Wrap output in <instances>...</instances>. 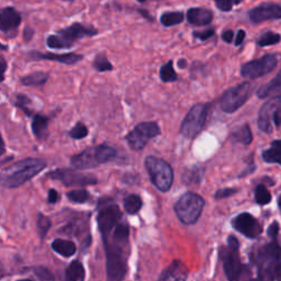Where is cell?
Instances as JSON below:
<instances>
[{"mask_svg":"<svg viewBox=\"0 0 281 281\" xmlns=\"http://www.w3.org/2000/svg\"><path fill=\"white\" fill-rule=\"evenodd\" d=\"M98 227L106 251L107 277L110 281L125 278L128 271L130 247V227L118 204L108 198L98 205Z\"/></svg>","mask_w":281,"mask_h":281,"instance_id":"cell-1","label":"cell"},{"mask_svg":"<svg viewBox=\"0 0 281 281\" xmlns=\"http://www.w3.org/2000/svg\"><path fill=\"white\" fill-rule=\"evenodd\" d=\"M45 166L47 163L40 158H25L19 160L2 171L0 175L2 185L8 189L18 188L41 173Z\"/></svg>","mask_w":281,"mask_h":281,"instance_id":"cell-2","label":"cell"},{"mask_svg":"<svg viewBox=\"0 0 281 281\" xmlns=\"http://www.w3.org/2000/svg\"><path fill=\"white\" fill-rule=\"evenodd\" d=\"M253 259L260 279H281V247L278 244L269 243L261 246L253 254Z\"/></svg>","mask_w":281,"mask_h":281,"instance_id":"cell-3","label":"cell"},{"mask_svg":"<svg viewBox=\"0 0 281 281\" xmlns=\"http://www.w3.org/2000/svg\"><path fill=\"white\" fill-rule=\"evenodd\" d=\"M116 148L108 144H100L88 147L82 153L74 155L71 158V164L76 169L95 168L97 166L113 160L116 158Z\"/></svg>","mask_w":281,"mask_h":281,"instance_id":"cell-4","label":"cell"},{"mask_svg":"<svg viewBox=\"0 0 281 281\" xmlns=\"http://www.w3.org/2000/svg\"><path fill=\"white\" fill-rule=\"evenodd\" d=\"M204 200L199 194L187 192L178 199L175 204V213L180 222L186 225L194 224L201 216L204 208Z\"/></svg>","mask_w":281,"mask_h":281,"instance_id":"cell-5","label":"cell"},{"mask_svg":"<svg viewBox=\"0 0 281 281\" xmlns=\"http://www.w3.org/2000/svg\"><path fill=\"white\" fill-rule=\"evenodd\" d=\"M145 168L152 183L159 191L167 192L173 186L174 171L167 162L155 156H148L145 158Z\"/></svg>","mask_w":281,"mask_h":281,"instance_id":"cell-6","label":"cell"},{"mask_svg":"<svg viewBox=\"0 0 281 281\" xmlns=\"http://www.w3.org/2000/svg\"><path fill=\"white\" fill-rule=\"evenodd\" d=\"M209 109V103H197V105H194L189 110L181 123V134L187 139H194L204 127Z\"/></svg>","mask_w":281,"mask_h":281,"instance_id":"cell-7","label":"cell"},{"mask_svg":"<svg viewBox=\"0 0 281 281\" xmlns=\"http://www.w3.org/2000/svg\"><path fill=\"white\" fill-rule=\"evenodd\" d=\"M251 90H253V86L248 82H244L226 90L220 99L221 109L226 113L237 111L248 100Z\"/></svg>","mask_w":281,"mask_h":281,"instance_id":"cell-8","label":"cell"},{"mask_svg":"<svg viewBox=\"0 0 281 281\" xmlns=\"http://www.w3.org/2000/svg\"><path fill=\"white\" fill-rule=\"evenodd\" d=\"M273 124L281 125V94L268 100L258 113V128L265 133H271Z\"/></svg>","mask_w":281,"mask_h":281,"instance_id":"cell-9","label":"cell"},{"mask_svg":"<svg viewBox=\"0 0 281 281\" xmlns=\"http://www.w3.org/2000/svg\"><path fill=\"white\" fill-rule=\"evenodd\" d=\"M160 134V128L156 122H142L129 132L125 136L128 144L135 151H141L145 147L147 142Z\"/></svg>","mask_w":281,"mask_h":281,"instance_id":"cell-10","label":"cell"},{"mask_svg":"<svg viewBox=\"0 0 281 281\" xmlns=\"http://www.w3.org/2000/svg\"><path fill=\"white\" fill-rule=\"evenodd\" d=\"M48 177L51 179L59 180L64 183L65 186H78V187H86V186H93L98 182V179L91 174H82L77 170H74L71 168H62L51 171L48 174Z\"/></svg>","mask_w":281,"mask_h":281,"instance_id":"cell-11","label":"cell"},{"mask_svg":"<svg viewBox=\"0 0 281 281\" xmlns=\"http://www.w3.org/2000/svg\"><path fill=\"white\" fill-rule=\"evenodd\" d=\"M277 64L278 59L276 55H265L260 57V59L250 61L244 64L242 68H240V74H242L244 78L255 79L271 73L274 70V67L277 66Z\"/></svg>","mask_w":281,"mask_h":281,"instance_id":"cell-12","label":"cell"},{"mask_svg":"<svg viewBox=\"0 0 281 281\" xmlns=\"http://www.w3.org/2000/svg\"><path fill=\"white\" fill-rule=\"evenodd\" d=\"M220 257L223 261V269L228 280L235 281L240 279L243 274L244 267L238 256V248L226 246L220 248Z\"/></svg>","mask_w":281,"mask_h":281,"instance_id":"cell-13","label":"cell"},{"mask_svg":"<svg viewBox=\"0 0 281 281\" xmlns=\"http://www.w3.org/2000/svg\"><path fill=\"white\" fill-rule=\"evenodd\" d=\"M233 227L248 238H256L261 233V225L249 213H240L232 221Z\"/></svg>","mask_w":281,"mask_h":281,"instance_id":"cell-14","label":"cell"},{"mask_svg":"<svg viewBox=\"0 0 281 281\" xmlns=\"http://www.w3.org/2000/svg\"><path fill=\"white\" fill-rule=\"evenodd\" d=\"M248 17L253 24L281 19V7L276 4H262L251 9L248 13Z\"/></svg>","mask_w":281,"mask_h":281,"instance_id":"cell-15","label":"cell"},{"mask_svg":"<svg viewBox=\"0 0 281 281\" xmlns=\"http://www.w3.org/2000/svg\"><path fill=\"white\" fill-rule=\"evenodd\" d=\"M21 24L20 14L13 7H5L0 13V30L7 36L14 37Z\"/></svg>","mask_w":281,"mask_h":281,"instance_id":"cell-16","label":"cell"},{"mask_svg":"<svg viewBox=\"0 0 281 281\" xmlns=\"http://www.w3.org/2000/svg\"><path fill=\"white\" fill-rule=\"evenodd\" d=\"M57 33L61 34L67 42H70L72 45H74V42H75L76 40L90 38L98 34V30L93 27H86L82 24H79V22H75V24H73L72 26L57 31Z\"/></svg>","mask_w":281,"mask_h":281,"instance_id":"cell-17","label":"cell"},{"mask_svg":"<svg viewBox=\"0 0 281 281\" xmlns=\"http://www.w3.org/2000/svg\"><path fill=\"white\" fill-rule=\"evenodd\" d=\"M32 60H47L59 62L62 64L74 65L83 60L82 55L75 53H66V54H55V53H41V52H30L29 53Z\"/></svg>","mask_w":281,"mask_h":281,"instance_id":"cell-18","label":"cell"},{"mask_svg":"<svg viewBox=\"0 0 281 281\" xmlns=\"http://www.w3.org/2000/svg\"><path fill=\"white\" fill-rule=\"evenodd\" d=\"M187 20L196 27L208 26L213 21V13L205 8H190L187 11Z\"/></svg>","mask_w":281,"mask_h":281,"instance_id":"cell-19","label":"cell"},{"mask_svg":"<svg viewBox=\"0 0 281 281\" xmlns=\"http://www.w3.org/2000/svg\"><path fill=\"white\" fill-rule=\"evenodd\" d=\"M188 278V270L185 263L175 260L169 267L160 273L159 280H186Z\"/></svg>","mask_w":281,"mask_h":281,"instance_id":"cell-20","label":"cell"},{"mask_svg":"<svg viewBox=\"0 0 281 281\" xmlns=\"http://www.w3.org/2000/svg\"><path fill=\"white\" fill-rule=\"evenodd\" d=\"M256 94L258 98L261 99L269 98V97H273L278 94H281V71L272 80L258 88Z\"/></svg>","mask_w":281,"mask_h":281,"instance_id":"cell-21","label":"cell"},{"mask_svg":"<svg viewBox=\"0 0 281 281\" xmlns=\"http://www.w3.org/2000/svg\"><path fill=\"white\" fill-rule=\"evenodd\" d=\"M32 132L38 140L43 141L49 135V119L41 114H36L32 120Z\"/></svg>","mask_w":281,"mask_h":281,"instance_id":"cell-22","label":"cell"},{"mask_svg":"<svg viewBox=\"0 0 281 281\" xmlns=\"http://www.w3.org/2000/svg\"><path fill=\"white\" fill-rule=\"evenodd\" d=\"M52 249L63 257H71L76 253V245L72 240L56 238L52 242Z\"/></svg>","mask_w":281,"mask_h":281,"instance_id":"cell-23","label":"cell"},{"mask_svg":"<svg viewBox=\"0 0 281 281\" xmlns=\"http://www.w3.org/2000/svg\"><path fill=\"white\" fill-rule=\"evenodd\" d=\"M204 168L201 166H193L191 168H187L181 176V180L187 186L192 183H200L203 180Z\"/></svg>","mask_w":281,"mask_h":281,"instance_id":"cell-24","label":"cell"},{"mask_svg":"<svg viewBox=\"0 0 281 281\" xmlns=\"http://www.w3.org/2000/svg\"><path fill=\"white\" fill-rule=\"evenodd\" d=\"M86 277L85 268L79 260H74L67 267L65 272V278L68 281H83Z\"/></svg>","mask_w":281,"mask_h":281,"instance_id":"cell-25","label":"cell"},{"mask_svg":"<svg viewBox=\"0 0 281 281\" xmlns=\"http://www.w3.org/2000/svg\"><path fill=\"white\" fill-rule=\"evenodd\" d=\"M232 139L235 142L240 143V144L243 145H249L251 141H253V134H251V131L248 125L243 124L233 130Z\"/></svg>","mask_w":281,"mask_h":281,"instance_id":"cell-26","label":"cell"},{"mask_svg":"<svg viewBox=\"0 0 281 281\" xmlns=\"http://www.w3.org/2000/svg\"><path fill=\"white\" fill-rule=\"evenodd\" d=\"M49 74L44 72H36L30 75H27L21 78V84L29 87H34V86H42L48 82Z\"/></svg>","mask_w":281,"mask_h":281,"instance_id":"cell-27","label":"cell"},{"mask_svg":"<svg viewBox=\"0 0 281 281\" xmlns=\"http://www.w3.org/2000/svg\"><path fill=\"white\" fill-rule=\"evenodd\" d=\"M185 20V15L180 11H168L160 16V24L164 27H174L180 25Z\"/></svg>","mask_w":281,"mask_h":281,"instance_id":"cell-28","label":"cell"},{"mask_svg":"<svg viewBox=\"0 0 281 281\" xmlns=\"http://www.w3.org/2000/svg\"><path fill=\"white\" fill-rule=\"evenodd\" d=\"M124 210L128 212L129 214H136L142 208L143 202L141 197L137 196V194H130L127 198L124 199L123 201Z\"/></svg>","mask_w":281,"mask_h":281,"instance_id":"cell-29","label":"cell"},{"mask_svg":"<svg viewBox=\"0 0 281 281\" xmlns=\"http://www.w3.org/2000/svg\"><path fill=\"white\" fill-rule=\"evenodd\" d=\"M47 45L50 49H53V50H66V49H71L73 47L70 42H67L66 40L59 33L50 36L47 39Z\"/></svg>","mask_w":281,"mask_h":281,"instance_id":"cell-30","label":"cell"},{"mask_svg":"<svg viewBox=\"0 0 281 281\" xmlns=\"http://www.w3.org/2000/svg\"><path fill=\"white\" fill-rule=\"evenodd\" d=\"M159 77L163 80L164 83H173L176 82L178 75H177L174 66H173V61H169L166 63L165 65L160 67L159 70Z\"/></svg>","mask_w":281,"mask_h":281,"instance_id":"cell-31","label":"cell"},{"mask_svg":"<svg viewBox=\"0 0 281 281\" xmlns=\"http://www.w3.org/2000/svg\"><path fill=\"white\" fill-rule=\"evenodd\" d=\"M51 226H52V221L50 220V217L42 213H39L37 217V231L40 235V237L43 239L45 236H47Z\"/></svg>","mask_w":281,"mask_h":281,"instance_id":"cell-32","label":"cell"},{"mask_svg":"<svg viewBox=\"0 0 281 281\" xmlns=\"http://www.w3.org/2000/svg\"><path fill=\"white\" fill-rule=\"evenodd\" d=\"M255 201L259 205H266L271 201V194L263 185H258L255 190Z\"/></svg>","mask_w":281,"mask_h":281,"instance_id":"cell-33","label":"cell"},{"mask_svg":"<svg viewBox=\"0 0 281 281\" xmlns=\"http://www.w3.org/2000/svg\"><path fill=\"white\" fill-rule=\"evenodd\" d=\"M262 159L269 164H279L281 165V150L276 146L262 152Z\"/></svg>","mask_w":281,"mask_h":281,"instance_id":"cell-34","label":"cell"},{"mask_svg":"<svg viewBox=\"0 0 281 281\" xmlns=\"http://www.w3.org/2000/svg\"><path fill=\"white\" fill-rule=\"evenodd\" d=\"M94 67L96 71H98L100 73L109 72V71L113 70L112 64L108 61L107 56L105 54H99L96 56V59L94 61Z\"/></svg>","mask_w":281,"mask_h":281,"instance_id":"cell-35","label":"cell"},{"mask_svg":"<svg viewBox=\"0 0 281 281\" xmlns=\"http://www.w3.org/2000/svg\"><path fill=\"white\" fill-rule=\"evenodd\" d=\"M67 198L75 203H84L90 198V194L85 189H76L67 193Z\"/></svg>","mask_w":281,"mask_h":281,"instance_id":"cell-36","label":"cell"},{"mask_svg":"<svg viewBox=\"0 0 281 281\" xmlns=\"http://www.w3.org/2000/svg\"><path fill=\"white\" fill-rule=\"evenodd\" d=\"M280 40H281V38L279 34L273 33V32H266L259 38L257 44L259 45V47H269V45L279 43Z\"/></svg>","mask_w":281,"mask_h":281,"instance_id":"cell-37","label":"cell"},{"mask_svg":"<svg viewBox=\"0 0 281 281\" xmlns=\"http://www.w3.org/2000/svg\"><path fill=\"white\" fill-rule=\"evenodd\" d=\"M72 139L74 140H83L85 139L86 136L88 135V129L86 125L82 122H78L75 127H74L71 131L70 133H68Z\"/></svg>","mask_w":281,"mask_h":281,"instance_id":"cell-38","label":"cell"},{"mask_svg":"<svg viewBox=\"0 0 281 281\" xmlns=\"http://www.w3.org/2000/svg\"><path fill=\"white\" fill-rule=\"evenodd\" d=\"M30 103H31V100L29 99V97L26 96V95H18L17 96V102H16V106L20 108L22 111H24L27 116H31V110H30V108H29V106H30Z\"/></svg>","mask_w":281,"mask_h":281,"instance_id":"cell-39","label":"cell"},{"mask_svg":"<svg viewBox=\"0 0 281 281\" xmlns=\"http://www.w3.org/2000/svg\"><path fill=\"white\" fill-rule=\"evenodd\" d=\"M34 274L41 280H54V276L52 274V272L49 270L48 268H45L44 266H36L33 268Z\"/></svg>","mask_w":281,"mask_h":281,"instance_id":"cell-40","label":"cell"},{"mask_svg":"<svg viewBox=\"0 0 281 281\" xmlns=\"http://www.w3.org/2000/svg\"><path fill=\"white\" fill-rule=\"evenodd\" d=\"M237 192V189L235 188H224V189H220V190H217L214 194V198L215 199H225L228 197H232L233 194H235Z\"/></svg>","mask_w":281,"mask_h":281,"instance_id":"cell-41","label":"cell"},{"mask_svg":"<svg viewBox=\"0 0 281 281\" xmlns=\"http://www.w3.org/2000/svg\"><path fill=\"white\" fill-rule=\"evenodd\" d=\"M217 9H220L223 13H228L233 8V0H214Z\"/></svg>","mask_w":281,"mask_h":281,"instance_id":"cell-42","label":"cell"},{"mask_svg":"<svg viewBox=\"0 0 281 281\" xmlns=\"http://www.w3.org/2000/svg\"><path fill=\"white\" fill-rule=\"evenodd\" d=\"M214 29H208V30L205 31H200V32H193V37L199 39L200 41H206V40H209L210 38H212L214 36Z\"/></svg>","mask_w":281,"mask_h":281,"instance_id":"cell-43","label":"cell"},{"mask_svg":"<svg viewBox=\"0 0 281 281\" xmlns=\"http://www.w3.org/2000/svg\"><path fill=\"white\" fill-rule=\"evenodd\" d=\"M279 233V224L277 222H273L271 223L270 225H269L268 227V231H267V234L270 236L271 238H274V237H277V235Z\"/></svg>","mask_w":281,"mask_h":281,"instance_id":"cell-44","label":"cell"},{"mask_svg":"<svg viewBox=\"0 0 281 281\" xmlns=\"http://www.w3.org/2000/svg\"><path fill=\"white\" fill-rule=\"evenodd\" d=\"M59 193L55 189H50L49 190V196H48V201L49 203H56L59 201Z\"/></svg>","mask_w":281,"mask_h":281,"instance_id":"cell-45","label":"cell"},{"mask_svg":"<svg viewBox=\"0 0 281 281\" xmlns=\"http://www.w3.org/2000/svg\"><path fill=\"white\" fill-rule=\"evenodd\" d=\"M245 36H246V33H245L244 30H238L237 31L236 38H235V45H236V47H239V45L244 42Z\"/></svg>","mask_w":281,"mask_h":281,"instance_id":"cell-46","label":"cell"},{"mask_svg":"<svg viewBox=\"0 0 281 281\" xmlns=\"http://www.w3.org/2000/svg\"><path fill=\"white\" fill-rule=\"evenodd\" d=\"M234 33L232 30H226L222 33V40L226 43H231L233 41Z\"/></svg>","mask_w":281,"mask_h":281,"instance_id":"cell-47","label":"cell"},{"mask_svg":"<svg viewBox=\"0 0 281 281\" xmlns=\"http://www.w3.org/2000/svg\"><path fill=\"white\" fill-rule=\"evenodd\" d=\"M139 13H140L143 17H144V18H145L146 20L151 21V22L154 21V18H153V17H152L150 14H148V11H147V10H145V9H140V10H139Z\"/></svg>","mask_w":281,"mask_h":281,"instance_id":"cell-48","label":"cell"},{"mask_svg":"<svg viewBox=\"0 0 281 281\" xmlns=\"http://www.w3.org/2000/svg\"><path fill=\"white\" fill-rule=\"evenodd\" d=\"M33 34H34V31L32 30V29L27 28L25 30V40H26V41H30V40L33 37Z\"/></svg>","mask_w":281,"mask_h":281,"instance_id":"cell-49","label":"cell"},{"mask_svg":"<svg viewBox=\"0 0 281 281\" xmlns=\"http://www.w3.org/2000/svg\"><path fill=\"white\" fill-rule=\"evenodd\" d=\"M6 68H7V62L2 56V72H3V80H4V76H5V72H6Z\"/></svg>","mask_w":281,"mask_h":281,"instance_id":"cell-50","label":"cell"},{"mask_svg":"<svg viewBox=\"0 0 281 281\" xmlns=\"http://www.w3.org/2000/svg\"><path fill=\"white\" fill-rule=\"evenodd\" d=\"M271 146H276L281 150V140H276L271 143Z\"/></svg>","mask_w":281,"mask_h":281,"instance_id":"cell-51","label":"cell"},{"mask_svg":"<svg viewBox=\"0 0 281 281\" xmlns=\"http://www.w3.org/2000/svg\"><path fill=\"white\" fill-rule=\"evenodd\" d=\"M178 65H179V67H180V68H183V67H186V65H187V63H186V60H180V61L178 62Z\"/></svg>","mask_w":281,"mask_h":281,"instance_id":"cell-52","label":"cell"},{"mask_svg":"<svg viewBox=\"0 0 281 281\" xmlns=\"http://www.w3.org/2000/svg\"><path fill=\"white\" fill-rule=\"evenodd\" d=\"M233 2H234V5H239L243 2V0H233Z\"/></svg>","mask_w":281,"mask_h":281,"instance_id":"cell-53","label":"cell"},{"mask_svg":"<svg viewBox=\"0 0 281 281\" xmlns=\"http://www.w3.org/2000/svg\"><path fill=\"white\" fill-rule=\"evenodd\" d=\"M278 204H279V208L281 209V196H280L279 199H278Z\"/></svg>","mask_w":281,"mask_h":281,"instance_id":"cell-54","label":"cell"},{"mask_svg":"<svg viewBox=\"0 0 281 281\" xmlns=\"http://www.w3.org/2000/svg\"><path fill=\"white\" fill-rule=\"evenodd\" d=\"M137 2H139V3H142V4H143V3H145V0H137Z\"/></svg>","mask_w":281,"mask_h":281,"instance_id":"cell-55","label":"cell"},{"mask_svg":"<svg viewBox=\"0 0 281 281\" xmlns=\"http://www.w3.org/2000/svg\"><path fill=\"white\" fill-rule=\"evenodd\" d=\"M65 2H73V0H65Z\"/></svg>","mask_w":281,"mask_h":281,"instance_id":"cell-56","label":"cell"}]
</instances>
